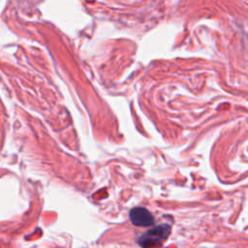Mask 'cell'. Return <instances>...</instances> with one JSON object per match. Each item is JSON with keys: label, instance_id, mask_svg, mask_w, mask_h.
Segmentation results:
<instances>
[{"label": "cell", "instance_id": "1", "mask_svg": "<svg viewBox=\"0 0 248 248\" xmlns=\"http://www.w3.org/2000/svg\"><path fill=\"white\" fill-rule=\"evenodd\" d=\"M170 226L160 224L143 232L139 238V244L142 248H159L170 233Z\"/></svg>", "mask_w": 248, "mask_h": 248}, {"label": "cell", "instance_id": "2", "mask_svg": "<svg viewBox=\"0 0 248 248\" xmlns=\"http://www.w3.org/2000/svg\"><path fill=\"white\" fill-rule=\"evenodd\" d=\"M131 222L138 227H148L154 223L153 215L143 207H135L130 211Z\"/></svg>", "mask_w": 248, "mask_h": 248}]
</instances>
